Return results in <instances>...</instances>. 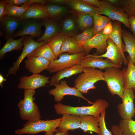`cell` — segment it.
I'll use <instances>...</instances> for the list:
<instances>
[{
    "label": "cell",
    "instance_id": "cell-4",
    "mask_svg": "<svg viewBox=\"0 0 135 135\" xmlns=\"http://www.w3.org/2000/svg\"><path fill=\"white\" fill-rule=\"evenodd\" d=\"M82 73L74 81V86L82 93L86 94L90 89H94V84L100 80L104 81L103 72L101 70L90 67L84 68Z\"/></svg>",
    "mask_w": 135,
    "mask_h": 135
},
{
    "label": "cell",
    "instance_id": "cell-5",
    "mask_svg": "<svg viewBox=\"0 0 135 135\" xmlns=\"http://www.w3.org/2000/svg\"><path fill=\"white\" fill-rule=\"evenodd\" d=\"M104 70L103 76L109 91L112 95L116 94L122 99L125 89L122 70L116 67L107 68Z\"/></svg>",
    "mask_w": 135,
    "mask_h": 135
},
{
    "label": "cell",
    "instance_id": "cell-41",
    "mask_svg": "<svg viewBox=\"0 0 135 135\" xmlns=\"http://www.w3.org/2000/svg\"><path fill=\"white\" fill-rule=\"evenodd\" d=\"M6 4L4 0H0V20L6 16L5 13Z\"/></svg>",
    "mask_w": 135,
    "mask_h": 135
},
{
    "label": "cell",
    "instance_id": "cell-2",
    "mask_svg": "<svg viewBox=\"0 0 135 135\" xmlns=\"http://www.w3.org/2000/svg\"><path fill=\"white\" fill-rule=\"evenodd\" d=\"M35 90H24L23 99L20 100L17 106L21 119L27 121H36L40 120L41 116L38 106L34 102Z\"/></svg>",
    "mask_w": 135,
    "mask_h": 135
},
{
    "label": "cell",
    "instance_id": "cell-40",
    "mask_svg": "<svg viewBox=\"0 0 135 135\" xmlns=\"http://www.w3.org/2000/svg\"><path fill=\"white\" fill-rule=\"evenodd\" d=\"M6 4H12L19 6L21 5L34 2L39 3L45 4L46 3L45 0H4Z\"/></svg>",
    "mask_w": 135,
    "mask_h": 135
},
{
    "label": "cell",
    "instance_id": "cell-45",
    "mask_svg": "<svg viewBox=\"0 0 135 135\" xmlns=\"http://www.w3.org/2000/svg\"><path fill=\"white\" fill-rule=\"evenodd\" d=\"M83 0L90 4L99 8L101 6L100 0Z\"/></svg>",
    "mask_w": 135,
    "mask_h": 135
},
{
    "label": "cell",
    "instance_id": "cell-32",
    "mask_svg": "<svg viewBox=\"0 0 135 135\" xmlns=\"http://www.w3.org/2000/svg\"><path fill=\"white\" fill-rule=\"evenodd\" d=\"M74 20L68 18L63 21L61 30V32L64 36L69 37H74L76 35L78 29Z\"/></svg>",
    "mask_w": 135,
    "mask_h": 135
},
{
    "label": "cell",
    "instance_id": "cell-9",
    "mask_svg": "<svg viewBox=\"0 0 135 135\" xmlns=\"http://www.w3.org/2000/svg\"><path fill=\"white\" fill-rule=\"evenodd\" d=\"M54 88L51 89L48 92L50 95L53 96L54 100L60 102L66 95H71L79 97L86 100L90 104H92V102L86 99L82 95L75 87H71L69 86L65 80H60V83L54 85Z\"/></svg>",
    "mask_w": 135,
    "mask_h": 135
},
{
    "label": "cell",
    "instance_id": "cell-3",
    "mask_svg": "<svg viewBox=\"0 0 135 135\" xmlns=\"http://www.w3.org/2000/svg\"><path fill=\"white\" fill-rule=\"evenodd\" d=\"M61 119L60 118L50 120L27 121L24 124L22 128L15 130L14 133L18 135H33L45 132L44 135H53L58 130Z\"/></svg>",
    "mask_w": 135,
    "mask_h": 135
},
{
    "label": "cell",
    "instance_id": "cell-19",
    "mask_svg": "<svg viewBox=\"0 0 135 135\" xmlns=\"http://www.w3.org/2000/svg\"><path fill=\"white\" fill-rule=\"evenodd\" d=\"M50 61L42 57H28L25 61L26 68L33 74H38L49 66Z\"/></svg>",
    "mask_w": 135,
    "mask_h": 135
},
{
    "label": "cell",
    "instance_id": "cell-38",
    "mask_svg": "<svg viewBox=\"0 0 135 135\" xmlns=\"http://www.w3.org/2000/svg\"><path fill=\"white\" fill-rule=\"evenodd\" d=\"M122 8L129 16H135V0H122Z\"/></svg>",
    "mask_w": 135,
    "mask_h": 135
},
{
    "label": "cell",
    "instance_id": "cell-44",
    "mask_svg": "<svg viewBox=\"0 0 135 135\" xmlns=\"http://www.w3.org/2000/svg\"><path fill=\"white\" fill-rule=\"evenodd\" d=\"M112 130L114 135H122V130L119 126H113L112 128Z\"/></svg>",
    "mask_w": 135,
    "mask_h": 135
},
{
    "label": "cell",
    "instance_id": "cell-35",
    "mask_svg": "<svg viewBox=\"0 0 135 135\" xmlns=\"http://www.w3.org/2000/svg\"><path fill=\"white\" fill-rule=\"evenodd\" d=\"M119 126L122 135H135V121L132 119L120 120Z\"/></svg>",
    "mask_w": 135,
    "mask_h": 135
},
{
    "label": "cell",
    "instance_id": "cell-30",
    "mask_svg": "<svg viewBox=\"0 0 135 135\" xmlns=\"http://www.w3.org/2000/svg\"><path fill=\"white\" fill-rule=\"evenodd\" d=\"M31 4H23L18 6L12 4H6L5 14L14 17L20 18Z\"/></svg>",
    "mask_w": 135,
    "mask_h": 135
},
{
    "label": "cell",
    "instance_id": "cell-8",
    "mask_svg": "<svg viewBox=\"0 0 135 135\" xmlns=\"http://www.w3.org/2000/svg\"><path fill=\"white\" fill-rule=\"evenodd\" d=\"M132 88H125L122 99V103L118 104L117 108L122 119H132L135 114L134 100L135 96Z\"/></svg>",
    "mask_w": 135,
    "mask_h": 135
},
{
    "label": "cell",
    "instance_id": "cell-28",
    "mask_svg": "<svg viewBox=\"0 0 135 135\" xmlns=\"http://www.w3.org/2000/svg\"><path fill=\"white\" fill-rule=\"evenodd\" d=\"M27 36H24L19 39L15 40L12 37L7 40V41L0 50V58L1 60L5 56V54L14 50H19L22 48L23 40Z\"/></svg>",
    "mask_w": 135,
    "mask_h": 135
},
{
    "label": "cell",
    "instance_id": "cell-23",
    "mask_svg": "<svg viewBox=\"0 0 135 135\" xmlns=\"http://www.w3.org/2000/svg\"><path fill=\"white\" fill-rule=\"evenodd\" d=\"M83 68L81 65L77 64L58 72L52 77L49 84L50 86H54L60 84L63 78L81 73L83 72Z\"/></svg>",
    "mask_w": 135,
    "mask_h": 135
},
{
    "label": "cell",
    "instance_id": "cell-15",
    "mask_svg": "<svg viewBox=\"0 0 135 135\" xmlns=\"http://www.w3.org/2000/svg\"><path fill=\"white\" fill-rule=\"evenodd\" d=\"M79 64L83 68L90 67L97 68L100 70H105L106 68L112 67L118 68L113 64L111 61L107 59L96 57L95 55L87 54L80 62Z\"/></svg>",
    "mask_w": 135,
    "mask_h": 135
},
{
    "label": "cell",
    "instance_id": "cell-25",
    "mask_svg": "<svg viewBox=\"0 0 135 135\" xmlns=\"http://www.w3.org/2000/svg\"><path fill=\"white\" fill-rule=\"evenodd\" d=\"M84 52L85 51L84 48L80 43L73 37L65 36L60 54L67 52L69 54L73 55L78 54Z\"/></svg>",
    "mask_w": 135,
    "mask_h": 135
},
{
    "label": "cell",
    "instance_id": "cell-13",
    "mask_svg": "<svg viewBox=\"0 0 135 135\" xmlns=\"http://www.w3.org/2000/svg\"><path fill=\"white\" fill-rule=\"evenodd\" d=\"M108 35L104 34L102 30L98 32L90 40L81 44L84 51L88 54L93 48L96 49V53L100 55L104 54L108 46Z\"/></svg>",
    "mask_w": 135,
    "mask_h": 135
},
{
    "label": "cell",
    "instance_id": "cell-31",
    "mask_svg": "<svg viewBox=\"0 0 135 135\" xmlns=\"http://www.w3.org/2000/svg\"><path fill=\"white\" fill-rule=\"evenodd\" d=\"M48 18L56 20L67 13L65 7L56 4H49L45 6Z\"/></svg>",
    "mask_w": 135,
    "mask_h": 135
},
{
    "label": "cell",
    "instance_id": "cell-48",
    "mask_svg": "<svg viewBox=\"0 0 135 135\" xmlns=\"http://www.w3.org/2000/svg\"><path fill=\"white\" fill-rule=\"evenodd\" d=\"M53 135H69L68 132H62L57 130Z\"/></svg>",
    "mask_w": 135,
    "mask_h": 135
},
{
    "label": "cell",
    "instance_id": "cell-27",
    "mask_svg": "<svg viewBox=\"0 0 135 135\" xmlns=\"http://www.w3.org/2000/svg\"><path fill=\"white\" fill-rule=\"evenodd\" d=\"M122 36L125 44L124 52H126L128 53L135 65V36L127 30H122Z\"/></svg>",
    "mask_w": 135,
    "mask_h": 135
},
{
    "label": "cell",
    "instance_id": "cell-34",
    "mask_svg": "<svg viewBox=\"0 0 135 135\" xmlns=\"http://www.w3.org/2000/svg\"><path fill=\"white\" fill-rule=\"evenodd\" d=\"M65 36L61 32L55 36L48 43L58 58L64 43Z\"/></svg>",
    "mask_w": 135,
    "mask_h": 135
},
{
    "label": "cell",
    "instance_id": "cell-20",
    "mask_svg": "<svg viewBox=\"0 0 135 135\" xmlns=\"http://www.w3.org/2000/svg\"><path fill=\"white\" fill-rule=\"evenodd\" d=\"M67 4L78 13L87 14L93 16L99 14L100 8L90 4L83 0H66Z\"/></svg>",
    "mask_w": 135,
    "mask_h": 135
},
{
    "label": "cell",
    "instance_id": "cell-7",
    "mask_svg": "<svg viewBox=\"0 0 135 135\" xmlns=\"http://www.w3.org/2000/svg\"><path fill=\"white\" fill-rule=\"evenodd\" d=\"M100 1L101 6L99 8V14L106 15L110 19L122 22L125 26L130 28L129 21L130 16L122 8L114 6L107 0Z\"/></svg>",
    "mask_w": 135,
    "mask_h": 135
},
{
    "label": "cell",
    "instance_id": "cell-39",
    "mask_svg": "<svg viewBox=\"0 0 135 135\" xmlns=\"http://www.w3.org/2000/svg\"><path fill=\"white\" fill-rule=\"evenodd\" d=\"M106 110H103L101 113L99 118V127L101 135H112V133L107 128L105 122V118Z\"/></svg>",
    "mask_w": 135,
    "mask_h": 135
},
{
    "label": "cell",
    "instance_id": "cell-12",
    "mask_svg": "<svg viewBox=\"0 0 135 135\" xmlns=\"http://www.w3.org/2000/svg\"><path fill=\"white\" fill-rule=\"evenodd\" d=\"M50 78L38 74H33L29 76H24L20 79L17 87L19 89L35 90L46 86V84L50 83L48 80Z\"/></svg>",
    "mask_w": 135,
    "mask_h": 135
},
{
    "label": "cell",
    "instance_id": "cell-17",
    "mask_svg": "<svg viewBox=\"0 0 135 135\" xmlns=\"http://www.w3.org/2000/svg\"><path fill=\"white\" fill-rule=\"evenodd\" d=\"M41 20L45 30L43 35L38 38L36 41L48 43L53 37L61 32V29L56 20L48 18Z\"/></svg>",
    "mask_w": 135,
    "mask_h": 135
},
{
    "label": "cell",
    "instance_id": "cell-50",
    "mask_svg": "<svg viewBox=\"0 0 135 135\" xmlns=\"http://www.w3.org/2000/svg\"><path fill=\"white\" fill-rule=\"evenodd\" d=\"M134 91H135V89L134 90Z\"/></svg>",
    "mask_w": 135,
    "mask_h": 135
},
{
    "label": "cell",
    "instance_id": "cell-21",
    "mask_svg": "<svg viewBox=\"0 0 135 135\" xmlns=\"http://www.w3.org/2000/svg\"><path fill=\"white\" fill-rule=\"evenodd\" d=\"M113 30L112 32L108 35L120 51L123 58V63L125 66L127 65L128 60L124 54L125 45L122 40V31L120 22L116 21L112 23Z\"/></svg>",
    "mask_w": 135,
    "mask_h": 135
},
{
    "label": "cell",
    "instance_id": "cell-42",
    "mask_svg": "<svg viewBox=\"0 0 135 135\" xmlns=\"http://www.w3.org/2000/svg\"><path fill=\"white\" fill-rule=\"evenodd\" d=\"M113 30L112 23L110 21L106 25L102 30V33L104 34L109 35L112 32Z\"/></svg>",
    "mask_w": 135,
    "mask_h": 135
},
{
    "label": "cell",
    "instance_id": "cell-46",
    "mask_svg": "<svg viewBox=\"0 0 135 135\" xmlns=\"http://www.w3.org/2000/svg\"><path fill=\"white\" fill-rule=\"evenodd\" d=\"M111 4L114 6L122 8V0H107Z\"/></svg>",
    "mask_w": 135,
    "mask_h": 135
},
{
    "label": "cell",
    "instance_id": "cell-26",
    "mask_svg": "<svg viewBox=\"0 0 135 135\" xmlns=\"http://www.w3.org/2000/svg\"><path fill=\"white\" fill-rule=\"evenodd\" d=\"M128 60L126 68H123L124 80V87L126 88H135V65L133 63L129 56L127 58Z\"/></svg>",
    "mask_w": 135,
    "mask_h": 135
},
{
    "label": "cell",
    "instance_id": "cell-11",
    "mask_svg": "<svg viewBox=\"0 0 135 135\" xmlns=\"http://www.w3.org/2000/svg\"><path fill=\"white\" fill-rule=\"evenodd\" d=\"M22 43L24 47L21 54L13 64V66L9 68L6 76L10 74L15 75L17 71L19 69L20 64L25 57L39 46L48 43L44 42H38L36 41L30 36L25 38Z\"/></svg>",
    "mask_w": 135,
    "mask_h": 135
},
{
    "label": "cell",
    "instance_id": "cell-22",
    "mask_svg": "<svg viewBox=\"0 0 135 135\" xmlns=\"http://www.w3.org/2000/svg\"><path fill=\"white\" fill-rule=\"evenodd\" d=\"M58 130L68 132L80 128V118L78 116L68 114L62 115Z\"/></svg>",
    "mask_w": 135,
    "mask_h": 135
},
{
    "label": "cell",
    "instance_id": "cell-14",
    "mask_svg": "<svg viewBox=\"0 0 135 135\" xmlns=\"http://www.w3.org/2000/svg\"><path fill=\"white\" fill-rule=\"evenodd\" d=\"M22 21L20 18L6 15L0 20V36L6 40L12 37L20 27Z\"/></svg>",
    "mask_w": 135,
    "mask_h": 135
},
{
    "label": "cell",
    "instance_id": "cell-37",
    "mask_svg": "<svg viewBox=\"0 0 135 135\" xmlns=\"http://www.w3.org/2000/svg\"><path fill=\"white\" fill-rule=\"evenodd\" d=\"M94 35L93 26L85 29L81 33L75 35L73 37L81 44L90 40Z\"/></svg>",
    "mask_w": 135,
    "mask_h": 135
},
{
    "label": "cell",
    "instance_id": "cell-43",
    "mask_svg": "<svg viewBox=\"0 0 135 135\" xmlns=\"http://www.w3.org/2000/svg\"><path fill=\"white\" fill-rule=\"evenodd\" d=\"M129 21L130 30L132 34L135 36V16H130Z\"/></svg>",
    "mask_w": 135,
    "mask_h": 135
},
{
    "label": "cell",
    "instance_id": "cell-10",
    "mask_svg": "<svg viewBox=\"0 0 135 135\" xmlns=\"http://www.w3.org/2000/svg\"><path fill=\"white\" fill-rule=\"evenodd\" d=\"M43 26L41 20L28 19L22 20L21 26L12 37L13 38L29 35L33 38H39Z\"/></svg>",
    "mask_w": 135,
    "mask_h": 135
},
{
    "label": "cell",
    "instance_id": "cell-6",
    "mask_svg": "<svg viewBox=\"0 0 135 135\" xmlns=\"http://www.w3.org/2000/svg\"><path fill=\"white\" fill-rule=\"evenodd\" d=\"M86 54L85 52L73 55L68 53L60 54L58 56V58L50 62L49 66L46 70L51 74L70 68L75 64H79Z\"/></svg>",
    "mask_w": 135,
    "mask_h": 135
},
{
    "label": "cell",
    "instance_id": "cell-1",
    "mask_svg": "<svg viewBox=\"0 0 135 135\" xmlns=\"http://www.w3.org/2000/svg\"><path fill=\"white\" fill-rule=\"evenodd\" d=\"M108 106L109 104L106 100L100 98L90 106L74 107L58 102L54 104V107L56 112L59 115L68 114L80 116L90 115L98 118L101 112Z\"/></svg>",
    "mask_w": 135,
    "mask_h": 135
},
{
    "label": "cell",
    "instance_id": "cell-49",
    "mask_svg": "<svg viewBox=\"0 0 135 135\" xmlns=\"http://www.w3.org/2000/svg\"><path fill=\"white\" fill-rule=\"evenodd\" d=\"M6 80L1 73L0 74V86L1 88L3 87V82Z\"/></svg>",
    "mask_w": 135,
    "mask_h": 135
},
{
    "label": "cell",
    "instance_id": "cell-16",
    "mask_svg": "<svg viewBox=\"0 0 135 135\" xmlns=\"http://www.w3.org/2000/svg\"><path fill=\"white\" fill-rule=\"evenodd\" d=\"M108 46L106 52L101 55H95L98 57L106 58L110 60L118 68H120L123 58L119 49L112 40L109 38L107 40Z\"/></svg>",
    "mask_w": 135,
    "mask_h": 135
},
{
    "label": "cell",
    "instance_id": "cell-29",
    "mask_svg": "<svg viewBox=\"0 0 135 135\" xmlns=\"http://www.w3.org/2000/svg\"><path fill=\"white\" fill-rule=\"evenodd\" d=\"M27 57H42L50 62L58 59L48 43L39 46Z\"/></svg>",
    "mask_w": 135,
    "mask_h": 135
},
{
    "label": "cell",
    "instance_id": "cell-24",
    "mask_svg": "<svg viewBox=\"0 0 135 135\" xmlns=\"http://www.w3.org/2000/svg\"><path fill=\"white\" fill-rule=\"evenodd\" d=\"M80 128L84 132L88 131L94 132L98 135H101L99 127V118L90 115L80 116Z\"/></svg>",
    "mask_w": 135,
    "mask_h": 135
},
{
    "label": "cell",
    "instance_id": "cell-47",
    "mask_svg": "<svg viewBox=\"0 0 135 135\" xmlns=\"http://www.w3.org/2000/svg\"><path fill=\"white\" fill-rule=\"evenodd\" d=\"M66 0H47L46 3H54L59 4H65Z\"/></svg>",
    "mask_w": 135,
    "mask_h": 135
},
{
    "label": "cell",
    "instance_id": "cell-18",
    "mask_svg": "<svg viewBox=\"0 0 135 135\" xmlns=\"http://www.w3.org/2000/svg\"><path fill=\"white\" fill-rule=\"evenodd\" d=\"M44 5L37 2L31 4L20 18L22 20L28 19L42 20L48 18L45 6Z\"/></svg>",
    "mask_w": 135,
    "mask_h": 135
},
{
    "label": "cell",
    "instance_id": "cell-33",
    "mask_svg": "<svg viewBox=\"0 0 135 135\" xmlns=\"http://www.w3.org/2000/svg\"><path fill=\"white\" fill-rule=\"evenodd\" d=\"M76 23L79 28L83 31L94 26L93 16L88 14L78 13Z\"/></svg>",
    "mask_w": 135,
    "mask_h": 135
},
{
    "label": "cell",
    "instance_id": "cell-36",
    "mask_svg": "<svg viewBox=\"0 0 135 135\" xmlns=\"http://www.w3.org/2000/svg\"><path fill=\"white\" fill-rule=\"evenodd\" d=\"M94 27V35L102 30L106 25L110 21V19L108 17L98 14L93 16Z\"/></svg>",
    "mask_w": 135,
    "mask_h": 135
}]
</instances>
